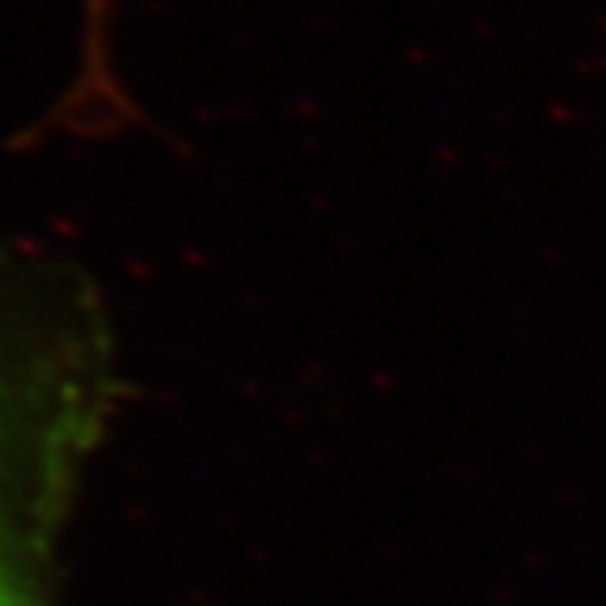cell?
Returning a JSON list of instances; mask_svg holds the SVG:
<instances>
[{"mask_svg": "<svg viewBox=\"0 0 606 606\" xmlns=\"http://www.w3.org/2000/svg\"><path fill=\"white\" fill-rule=\"evenodd\" d=\"M0 606H27L24 596L14 590V583L7 580V573L0 569Z\"/></svg>", "mask_w": 606, "mask_h": 606, "instance_id": "1", "label": "cell"}]
</instances>
